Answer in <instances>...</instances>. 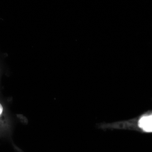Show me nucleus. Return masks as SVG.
Wrapping results in <instances>:
<instances>
[{"label": "nucleus", "instance_id": "nucleus-1", "mask_svg": "<svg viewBox=\"0 0 152 152\" xmlns=\"http://www.w3.org/2000/svg\"><path fill=\"white\" fill-rule=\"evenodd\" d=\"M139 128L146 132H152V114H145L139 118Z\"/></svg>", "mask_w": 152, "mask_h": 152}, {"label": "nucleus", "instance_id": "nucleus-2", "mask_svg": "<svg viewBox=\"0 0 152 152\" xmlns=\"http://www.w3.org/2000/svg\"><path fill=\"white\" fill-rule=\"evenodd\" d=\"M3 110V108L2 105L0 104V115L1 114Z\"/></svg>", "mask_w": 152, "mask_h": 152}]
</instances>
